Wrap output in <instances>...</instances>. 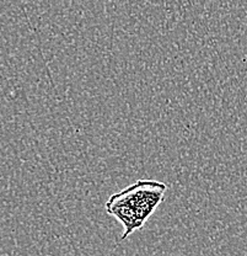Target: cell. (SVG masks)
Instances as JSON below:
<instances>
[{"mask_svg": "<svg viewBox=\"0 0 247 256\" xmlns=\"http://www.w3.org/2000/svg\"><path fill=\"white\" fill-rule=\"evenodd\" d=\"M167 186L156 180H138L124 190L112 194L106 202V212L124 226L122 239L143 228L160 202Z\"/></svg>", "mask_w": 247, "mask_h": 256, "instance_id": "6da1fadb", "label": "cell"}]
</instances>
